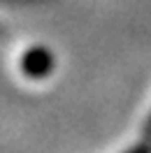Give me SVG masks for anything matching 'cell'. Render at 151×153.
Masks as SVG:
<instances>
[{
    "label": "cell",
    "instance_id": "1",
    "mask_svg": "<svg viewBox=\"0 0 151 153\" xmlns=\"http://www.w3.org/2000/svg\"><path fill=\"white\" fill-rule=\"evenodd\" d=\"M23 70L30 76H42L51 70V58L44 49H33L28 56L23 58Z\"/></svg>",
    "mask_w": 151,
    "mask_h": 153
},
{
    "label": "cell",
    "instance_id": "2",
    "mask_svg": "<svg viewBox=\"0 0 151 153\" xmlns=\"http://www.w3.org/2000/svg\"><path fill=\"white\" fill-rule=\"evenodd\" d=\"M126 153H151V146L149 144H137V146H132L130 151H126Z\"/></svg>",
    "mask_w": 151,
    "mask_h": 153
},
{
    "label": "cell",
    "instance_id": "3",
    "mask_svg": "<svg viewBox=\"0 0 151 153\" xmlns=\"http://www.w3.org/2000/svg\"><path fill=\"white\" fill-rule=\"evenodd\" d=\"M144 137L151 139V114H149V118H147V123H144Z\"/></svg>",
    "mask_w": 151,
    "mask_h": 153
}]
</instances>
